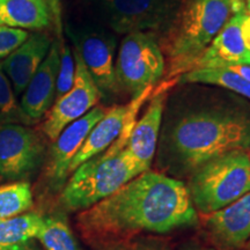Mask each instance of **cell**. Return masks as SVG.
Wrapping results in <instances>:
<instances>
[{"label": "cell", "instance_id": "cell-1", "mask_svg": "<svg viewBox=\"0 0 250 250\" xmlns=\"http://www.w3.org/2000/svg\"><path fill=\"white\" fill-rule=\"evenodd\" d=\"M250 147V101L203 83L169 89L155 152V168L183 181L215 156Z\"/></svg>", "mask_w": 250, "mask_h": 250}, {"label": "cell", "instance_id": "cell-2", "mask_svg": "<svg viewBox=\"0 0 250 250\" xmlns=\"http://www.w3.org/2000/svg\"><path fill=\"white\" fill-rule=\"evenodd\" d=\"M197 220L186 183L151 169L80 211L76 219L83 239L102 248L140 233L167 234Z\"/></svg>", "mask_w": 250, "mask_h": 250}, {"label": "cell", "instance_id": "cell-3", "mask_svg": "<svg viewBox=\"0 0 250 250\" xmlns=\"http://www.w3.org/2000/svg\"><path fill=\"white\" fill-rule=\"evenodd\" d=\"M239 12L246 11L235 0H181L158 35L166 62L164 81L179 80L193 70L221 28Z\"/></svg>", "mask_w": 250, "mask_h": 250}, {"label": "cell", "instance_id": "cell-4", "mask_svg": "<svg viewBox=\"0 0 250 250\" xmlns=\"http://www.w3.org/2000/svg\"><path fill=\"white\" fill-rule=\"evenodd\" d=\"M132 127L125 129L105 151L85 161L71 174L59 198L65 210H86L144 173L125 148Z\"/></svg>", "mask_w": 250, "mask_h": 250}, {"label": "cell", "instance_id": "cell-5", "mask_svg": "<svg viewBox=\"0 0 250 250\" xmlns=\"http://www.w3.org/2000/svg\"><path fill=\"white\" fill-rule=\"evenodd\" d=\"M186 187L196 212L220 210L250 191V160L247 151H232L199 166Z\"/></svg>", "mask_w": 250, "mask_h": 250}, {"label": "cell", "instance_id": "cell-6", "mask_svg": "<svg viewBox=\"0 0 250 250\" xmlns=\"http://www.w3.org/2000/svg\"><path fill=\"white\" fill-rule=\"evenodd\" d=\"M115 71L121 90L129 93L131 99L155 87L166 73L158 35L148 31L126 34L118 49Z\"/></svg>", "mask_w": 250, "mask_h": 250}, {"label": "cell", "instance_id": "cell-7", "mask_svg": "<svg viewBox=\"0 0 250 250\" xmlns=\"http://www.w3.org/2000/svg\"><path fill=\"white\" fill-rule=\"evenodd\" d=\"M46 145L39 131L23 124H0V179L28 181L42 169Z\"/></svg>", "mask_w": 250, "mask_h": 250}, {"label": "cell", "instance_id": "cell-8", "mask_svg": "<svg viewBox=\"0 0 250 250\" xmlns=\"http://www.w3.org/2000/svg\"><path fill=\"white\" fill-rule=\"evenodd\" d=\"M181 0H92L102 20L116 34L165 29Z\"/></svg>", "mask_w": 250, "mask_h": 250}, {"label": "cell", "instance_id": "cell-9", "mask_svg": "<svg viewBox=\"0 0 250 250\" xmlns=\"http://www.w3.org/2000/svg\"><path fill=\"white\" fill-rule=\"evenodd\" d=\"M73 49L83 64L101 94V99L111 101L122 90L115 71L117 40L114 33L98 27L67 28Z\"/></svg>", "mask_w": 250, "mask_h": 250}, {"label": "cell", "instance_id": "cell-10", "mask_svg": "<svg viewBox=\"0 0 250 250\" xmlns=\"http://www.w3.org/2000/svg\"><path fill=\"white\" fill-rule=\"evenodd\" d=\"M76 62V76L73 86L67 93L56 99L52 107L46 112L44 121L41 125V132L50 142H55L67 125L79 120L90 109L96 107L101 94L90 77L79 54L73 49Z\"/></svg>", "mask_w": 250, "mask_h": 250}, {"label": "cell", "instance_id": "cell-11", "mask_svg": "<svg viewBox=\"0 0 250 250\" xmlns=\"http://www.w3.org/2000/svg\"><path fill=\"white\" fill-rule=\"evenodd\" d=\"M154 89L155 87H148L139 96L131 99L129 103L115 104L105 109L103 117L94 125L85 143L72 160L68 168V175L73 173L85 161L105 151L124 132L125 129L133 126L140 108L149 100Z\"/></svg>", "mask_w": 250, "mask_h": 250}, {"label": "cell", "instance_id": "cell-12", "mask_svg": "<svg viewBox=\"0 0 250 250\" xmlns=\"http://www.w3.org/2000/svg\"><path fill=\"white\" fill-rule=\"evenodd\" d=\"M104 112V107L96 105L79 120L67 125L55 142H52L44 167V179L50 190L58 191L64 188L70 176L68 168L72 160L85 143L90 130L101 120Z\"/></svg>", "mask_w": 250, "mask_h": 250}, {"label": "cell", "instance_id": "cell-13", "mask_svg": "<svg viewBox=\"0 0 250 250\" xmlns=\"http://www.w3.org/2000/svg\"><path fill=\"white\" fill-rule=\"evenodd\" d=\"M177 81H164L156 87L149 98L147 108L143 116L136 121L127 139L125 148L142 171L148 170L155 158L166 100L169 89L177 85Z\"/></svg>", "mask_w": 250, "mask_h": 250}, {"label": "cell", "instance_id": "cell-14", "mask_svg": "<svg viewBox=\"0 0 250 250\" xmlns=\"http://www.w3.org/2000/svg\"><path fill=\"white\" fill-rule=\"evenodd\" d=\"M204 217V227L220 250H239L250 239V191Z\"/></svg>", "mask_w": 250, "mask_h": 250}, {"label": "cell", "instance_id": "cell-15", "mask_svg": "<svg viewBox=\"0 0 250 250\" xmlns=\"http://www.w3.org/2000/svg\"><path fill=\"white\" fill-rule=\"evenodd\" d=\"M61 62V42L52 41L50 50L37 68L26 89L21 95L20 105L27 117L36 124L54 104L56 99V86Z\"/></svg>", "mask_w": 250, "mask_h": 250}, {"label": "cell", "instance_id": "cell-16", "mask_svg": "<svg viewBox=\"0 0 250 250\" xmlns=\"http://www.w3.org/2000/svg\"><path fill=\"white\" fill-rule=\"evenodd\" d=\"M245 15L246 12H239L230 17L197 62L195 68L250 65V50L247 48L242 33Z\"/></svg>", "mask_w": 250, "mask_h": 250}, {"label": "cell", "instance_id": "cell-17", "mask_svg": "<svg viewBox=\"0 0 250 250\" xmlns=\"http://www.w3.org/2000/svg\"><path fill=\"white\" fill-rule=\"evenodd\" d=\"M52 40L48 34L35 31L1 62L2 70L11 81L17 96L22 95L37 68L48 55Z\"/></svg>", "mask_w": 250, "mask_h": 250}, {"label": "cell", "instance_id": "cell-18", "mask_svg": "<svg viewBox=\"0 0 250 250\" xmlns=\"http://www.w3.org/2000/svg\"><path fill=\"white\" fill-rule=\"evenodd\" d=\"M50 23L49 0H0V27L40 31Z\"/></svg>", "mask_w": 250, "mask_h": 250}, {"label": "cell", "instance_id": "cell-19", "mask_svg": "<svg viewBox=\"0 0 250 250\" xmlns=\"http://www.w3.org/2000/svg\"><path fill=\"white\" fill-rule=\"evenodd\" d=\"M43 217L37 213L20 214L0 220V250H39L37 235Z\"/></svg>", "mask_w": 250, "mask_h": 250}, {"label": "cell", "instance_id": "cell-20", "mask_svg": "<svg viewBox=\"0 0 250 250\" xmlns=\"http://www.w3.org/2000/svg\"><path fill=\"white\" fill-rule=\"evenodd\" d=\"M177 83H203L232 90L250 101V83L225 67L193 68L179 78Z\"/></svg>", "mask_w": 250, "mask_h": 250}, {"label": "cell", "instance_id": "cell-21", "mask_svg": "<svg viewBox=\"0 0 250 250\" xmlns=\"http://www.w3.org/2000/svg\"><path fill=\"white\" fill-rule=\"evenodd\" d=\"M37 241L45 250H83L62 214L43 217V226Z\"/></svg>", "mask_w": 250, "mask_h": 250}, {"label": "cell", "instance_id": "cell-22", "mask_svg": "<svg viewBox=\"0 0 250 250\" xmlns=\"http://www.w3.org/2000/svg\"><path fill=\"white\" fill-rule=\"evenodd\" d=\"M33 205L34 196L28 181H18L0 186V220L23 214Z\"/></svg>", "mask_w": 250, "mask_h": 250}, {"label": "cell", "instance_id": "cell-23", "mask_svg": "<svg viewBox=\"0 0 250 250\" xmlns=\"http://www.w3.org/2000/svg\"><path fill=\"white\" fill-rule=\"evenodd\" d=\"M23 124L34 125L21 109L18 96L0 62V124Z\"/></svg>", "mask_w": 250, "mask_h": 250}, {"label": "cell", "instance_id": "cell-24", "mask_svg": "<svg viewBox=\"0 0 250 250\" xmlns=\"http://www.w3.org/2000/svg\"><path fill=\"white\" fill-rule=\"evenodd\" d=\"M74 76H76V62H74L73 51L67 43H61V62L56 86V99L61 98L67 93L73 86Z\"/></svg>", "mask_w": 250, "mask_h": 250}, {"label": "cell", "instance_id": "cell-25", "mask_svg": "<svg viewBox=\"0 0 250 250\" xmlns=\"http://www.w3.org/2000/svg\"><path fill=\"white\" fill-rule=\"evenodd\" d=\"M29 33L17 28L0 27V61H4L28 39Z\"/></svg>", "mask_w": 250, "mask_h": 250}, {"label": "cell", "instance_id": "cell-26", "mask_svg": "<svg viewBox=\"0 0 250 250\" xmlns=\"http://www.w3.org/2000/svg\"><path fill=\"white\" fill-rule=\"evenodd\" d=\"M127 250H173L168 243L161 241L156 237L144 236L138 237L131 243Z\"/></svg>", "mask_w": 250, "mask_h": 250}, {"label": "cell", "instance_id": "cell-27", "mask_svg": "<svg viewBox=\"0 0 250 250\" xmlns=\"http://www.w3.org/2000/svg\"><path fill=\"white\" fill-rule=\"evenodd\" d=\"M225 68L233 71L234 73L239 74L243 79L248 80L250 83V65H228Z\"/></svg>", "mask_w": 250, "mask_h": 250}, {"label": "cell", "instance_id": "cell-28", "mask_svg": "<svg viewBox=\"0 0 250 250\" xmlns=\"http://www.w3.org/2000/svg\"><path fill=\"white\" fill-rule=\"evenodd\" d=\"M242 33H243V37H245L247 48L250 50V14L248 13H246L245 19H243Z\"/></svg>", "mask_w": 250, "mask_h": 250}, {"label": "cell", "instance_id": "cell-29", "mask_svg": "<svg viewBox=\"0 0 250 250\" xmlns=\"http://www.w3.org/2000/svg\"><path fill=\"white\" fill-rule=\"evenodd\" d=\"M180 250H213L210 247H206L204 245H201V243H196V242H189L186 243L181 247Z\"/></svg>", "mask_w": 250, "mask_h": 250}, {"label": "cell", "instance_id": "cell-30", "mask_svg": "<svg viewBox=\"0 0 250 250\" xmlns=\"http://www.w3.org/2000/svg\"><path fill=\"white\" fill-rule=\"evenodd\" d=\"M103 250H127V248L121 242V243H115V245L105 247V248H103Z\"/></svg>", "mask_w": 250, "mask_h": 250}, {"label": "cell", "instance_id": "cell-31", "mask_svg": "<svg viewBox=\"0 0 250 250\" xmlns=\"http://www.w3.org/2000/svg\"><path fill=\"white\" fill-rule=\"evenodd\" d=\"M243 5H245L246 13L250 14V0H243Z\"/></svg>", "mask_w": 250, "mask_h": 250}, {"label": "cell", "instance_id": "cell-32", "mask_svg": "<svg viewBox=\"0 0 250 250\" xmlns=\"http://www.w3.org/2000/svg\"><path fill=\"white\" fill-rule=\"evenodd\" d=\"M235 1H236L239 5H241L242 7H245V5H243V0H235Z\"/></svg>", "mask_w": 250, "mask_h": 250}, {"label": "cell", "instance_id": "cell-33", "mask_svg": "<svg viewBox=\"0 0 250 250\" xmlns=\"http://www.w3.org/2000/svg\"><path fill=\"white\" fill-rule=\"evenodd\" d=\"M247 243H248V250H250V239L248 240V242H247Z\"/></svg>", "mask_w": 250, "mask_h": 250}, {"label": "cell", "instance_id": "cell-34", "mask_svg": "<svg viewBox=\"0 0 250 250\" xmlns=\"http://www.w3.org/2000/svg\"><path fill=\"white\" fill-rule=\"evenodd\" d=\"M247 152H248V155H249V160H250V147H249V149H248V151H247Z\"/></svg>", "mask_w": 250, "mask_h": 250}]
</instances>
